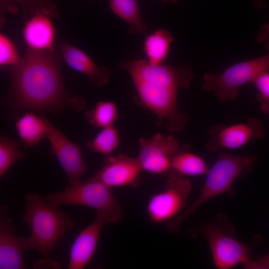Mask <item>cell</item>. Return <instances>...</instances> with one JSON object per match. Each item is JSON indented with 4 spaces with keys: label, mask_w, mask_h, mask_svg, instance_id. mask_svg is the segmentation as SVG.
<instances>
[{
    "label": "cell",
    "mask_w": 269,
    "mask_h": 269,
    "mask_svg": "<svg viewBox=\"0 0 269 269\" xmlns=\"http://www.w3.org/2000/svg\"><path fill=\"white\" fill-rule=\"evenodd\" d=\"M55 50L28 48L19 63L12 68L8 100L12 115L29 110L55 112L67 106L78 111L84 108L82 98H70L67 94Z\"/></svg>",
    "instance_id": "1"
},
{
    "label": "cell",
    "mask_w": 269,
    "mask_h": 269,
    "mask_svg": "<svg viewBox=\"0 0 269 269\" xmlns=\"http://www.w3.org/2000/svg\"><path fill=\"white\" fill-rule=\"evenodd\" d=\"M120 66L130 75L139 100L156 116L157 125L174 132L186 126L189 116L178 111L177 94L193 80L190 66L152 64L146 59L124 60Z\"/></svg>",
    "instance_id": "2"
},
{
    "label": "cell",
    "mask_w": 269,
    "mask_h": 269,
    "mask_svg": "<svg viewBox=\"0 0 269 269\" xmlns=\"http://www.w3.org/2000/svg\"><path fill=\"white\" fill-rule=\"evenodd\" d=\"M257 161L255 155L220 152L206 174V180L197 198L181 213L165 223L168 231L172 234L178 233L184 220L205 203L219 195L233 193L232 185L234 181L246 177L251 172Z\"/></svg>",
    "instance_id": "3"
},
{
    "label": "cell",
    "mask_w": 269,
    "mask_h": 269,
    "mask_svg": "<svg viewBox=\"0 0 269 269\" xmlns=\"http://www.w3.org/2000/svg\"><path fill=\"white\" fill-rule=\"evenodd\" d=\"M23 220L30 232L29 236L34 250L47 257L61 241L74 222L59 207L52 205L36 193L25 195V208Z\"/></svg>",
    "instance_id": "4"
},
{
    "label": "cell",
    "mask_w": 269,
    "mask_h": 269,
    "mask_svg": "<svg viewBox=\"0 0 269 269\" xmlns=\"http://www.w3.org/2000/svg\"><path fill=\"white\" fill-rule=\"evenodd\" d=\"M190 235L193 237L203 235L206 238L217 269H230L239 265L245 267L252 259L253 246L237 239L233 224L223 213L195 228Z\"/></svg>",
    "instance_id": "5"
},
{
    "label": "cell",
    "mask_w": 269,
    "mask_h": 269,
    "mask_svg": "<svg viewBox=\"0 0 269 269\" xmlns=\"http://www.w3.org/2000/svg\"><path fill=\"white\" fill-rule=\"evenodd\" d=\"M269 71V54L234 64L222 73H206L202 88L213 92L218 101L225 103L235 100L241 86L253 83L262 73Z\"/></svg>",
    "instance_id": "6"
},
{
    "label": "cell",
    "mask_w": 269,
    "mask_h": 269,
    "mask_svg": "<svg viewBox=\"0 0 269 269\" xmlns=\"http://www.w3.org/2000/svg\"><path fill=\"white\" fill-rule=\"evenodd\" d=\"M45 197L50 204L58 207L63 205H81L123 216L122 207L112 188L93 175L84 182L81 181L66 187L64 190L49 194Z\"/></svg>",
    "instance_id": "7"
},
{
    "label": "cell",
    "mask_w": 269,
    "mask_h": 269,
    "mask_svg": "<svg viewBox=\"0 0 269 269\" xmlns=\"http://www.w3.org/2000/svg\"><path fill=\"white\" fill-rule=\"evenodd\" d=\"M167 180L162 190L148 200L146 211L154 223H166L181 213L187 207L192 184L184 175L171 170L166 173Z\"/></svg>",
    "instance_id": "8"
},
{
    "label": "cell",
    "mask_w": 269,
    "mask_h": 269,
    "mask_svg": "<svg viewBox=\"0 0 269 269\" xmlns=\"http://www.w3.org/2000/svg\"><path fill=\"white\" fill-rule=\"evenodd\" d=\"M140 150L137 158L142 170L151 173H166L171 170L173 157L190 149L188 144L180 145L172 135L156 133L147 138L139 139Z\"/></svg>",
    "instance_id": "9"
},
{
    "label": "cell",
    "mask_w": 269,
    "mask_h": 269,
    "mask_svg": "<svg viewBox=\"0 0 269 269\" xmlns=\"http://www.w3.org/2000/svg\"><path fill=\"white\" fill-rule=\"evenodd\" d=\"M209 136L206 147L213 152L222 148L235 149L248 143L262 139L265 131L262 122L249 118L246 122L227 126L214 125L207 129Z\"/></svg>",
    "instance_id": "10"
},
{
    "label": "cell",
    "mask_w": 269,
    "mask_h": 269,
    "mask_svg": "<svg viewBox=\"0 0 269 269\" xmlns=\"http://www.w3.org/2000/svg\"><path fill=\"white\" fill-rule=\"evenodd\" d=\"M46 125V137L50 143V151L55 155L68 180L66 187L81 182V177L86 172L80 146L70 140L47 118L43 116Z\"/></svg>",
    "instance_id": "11"
},
{
    "label": "cell",
    "mask_w": 269,
    "mask_h": 269,
    "mask_svg": "<svg viewBox=\"0 0 269 269\" xmlns=\"http://www.w3.org/2000/svg\"><path fill=\"white\" fill-rule=\"evenodd\" d=\"M122 219V216L96 211L93 221L80 231L71 246L68 269L86 267L95 254L103 228L108 224L118 223Z\"/></svg>",
    "instance_id": "12"
},
{
    "label": "cell",
    "mask_w": 269,
    "mask_h": 269,
    "mask_svg": "<svg viewBox=\"0 0 269 269\" xmlns=\"http://www.w3.org/2000/svg\"><path fill=\"white\" fill-rule=\"evenodd\" d=\"M7 209L6 206L0 208V269H24L23 253L34 250V246L29 237L15 234Z\"/></svg>",
    "instance_id": "13"
},
{
    "label": "cell",
    "mask_w": 269,
    "mask_h": 269,
    "mask_svg": "<svg viewBox=\"0 0 269 269\" xmlns=\"http://www.w3.org/2000/svg\"><path fill=\"white\" fill-rule=\"evenodd\" d=\"M104 160L102 167L93 176L105 185L112 188L136 187L139 184L142 170L137 157L110 154L104 156Z\"/></svg>",
    "instance_id": "14"
},
{
    "label": "cell",
    "mask_w": 269,
    "mask_h": 269,
    "mask_svg": "<svg viewBox=\"0 0 269 269\" xmlns=\"http://www.w3.org/2000/svg\"><path fill=\"white\" fill-rule=\"evenodd\" d=\"M59 47L67 64L86 75L91 84L103 87L108 84L110 72L107 66L97 65L86 53L67 42H60Z\"/></svg>",
    "instance_id": "15"
},
{
    "label": "cell",
    "mask_w": 269,
    "mask_h": 269,
    "mask_svg": "<svg viewBox=\"0 0 269 269\" xmlns=\"http://www.w3.org/2000/svg\"><path fill=\"white\" fill-rule=\"evenodd\" d=\"M50 17L42 13L33 15L24 25L22 35L28 48L36 51L55 49V29Z\"/></svg>",
    "instance_id": "16"
},
{
    "label": "cell",
    "mask_w": 269,
    "mask_h": 269,
    "mask_svg": "<svg viewBox=\"0 0 269 269\" xmlns=\"http://www.w3.org/2000/svg\"><path fill=\"white\" fill-rule=\"evenodd\" d=\"M15 128L22 145L32 146L46 137V125L43 116L25 112L15 123Z\"/></svg>",
    "instance_id": "17"
},
{
    "label": "cell",
    "mask_w": 269,
    "mask_h": 269,
    "mask_svg": "<svg viewBox=\"0 0 269 269\" xmlns=\"http://www.w3.org/2000/svg\"><path fill=\"white\" fill-rule=\"evenodd\" d=\"M113 12L128 25V31L133 34L144 33L147 25L142 19L138 0H108Z\"/></svg>",
    "instance_id": "18"
},
{
    "label": "cell",
    "mask_w": 269,
    "mask_h": 269,
    "mask_svg": "<svg viewBox=\"0 0 269 269\" xmlns=\"http://www.w3.org/2000/svg\"><path fill=\"white\" fill-rule=\"evenodd\" d=\"M173 41L169 31L159 29L147 35L144 39L143 49L146 60L152 64H161L166 58Z\"/></svg>",
    "instance_id": "19"
},
{
    "label": "cell",
    "mask_w": 269,
    "mask_h": 269,
    "mask_svg": "<svg viewBox=\"0 0 269 269\" xmlns=\"http://www.w3.org/2000/svg\"><path fill=\"white\" fill-rule=\"evenodd\" d=\"M189 150L182 151L173 157L171 170L184 176L206 174L209 168L204 160L200 156L190 152Z\"/></svg>",
    "instance_id": "20"
},
{
    "label": "cell",
    "mask_w": 269,
    "mask_h": 269,
    "mask_svg": "<svg viewBox=\"0 0 269 269\" xmlns=\"http://www.w3.org/2000/svg\"><path fill=\"white\" fill-rule=\"evenodd\" d=\"M120 141L119 132L112 125L103 128L93 139L85 142V147L90 152L108 155L118 147Z\"/></svg>",
    "instance_id": "21"
},
{
    "label": "cell",
    "mask_w": 269,
    "mask_h": 269,
    "mask_svg": "<svg viewBox=\"0 0 269 269\" xmlns=\"http://www.w3.org/2000/svg\"><path fill=\"white\" fill-rule=\"evenodd\" d=\"M85 116L89 124L102 128L114 125L119 118L117 106L111 101L98 102Z\"/></svg>",
    "instance_id": "22"
},
{
    "label": "cell",
    "mask_w": 269,
    "mask_h": 269,
    "mask_svg": "<svg viewBox=\"0 0 269 269\" xmlns=\"http://www.w3.org/2000/svg\"><path fill=\"white\" fill-rule=\"evenodd\" d=\"M26 154L20 148L13 138L2 136L0 139V178L3 177L17 161L26 157Z\"/></svg>",
    "instance_id": "23"
},
{
    "label": "cell",
    "mask_w": 269,
    "mask_h": 269,
    "mask_svg": "<svg viewBox=\"0 0 269 269\" xmlns=\"http://www.w3.org/2000/svg\"><path fill=\"white\" fill-rule=\"evenodd\" d=\"M17 3L26 12L33 15L42 13L50 17L57 16L59 12L52 0H0L1 6L14 12V3Z\"/></svg>",
    "instance_id": "24"
},
{
    "label": "cell",
    "mask_w": 269,
    "mask_h": 269,
    "mask_svg": "<svg viewBox=\"0 0 269 269\" xmlns=\"http://www.w3.org/2000/svg\"><path fill=\"white\" fill-rule=\"evenodd\" d=\"M17 50L14 43L6 35L0 34V65L2 67L11 66V68L20 61Z\"/></svg>",
    "instance_id": "25"
},
{
    "label": "cell",
    "mask_w": 269,
    "mask_h": 269,
    "mask_svg": "<svg viewBox=\"0 0 269 269\" xmlns=\"http://www.w3.org/2000/svg\"><path fill=\"white\" fill-rule=\"evenodd\" d=\"M253 83L258 91L256 98L261 111L269 115V71L261 74Z\"/></svg>",
    "instance_id": "26"
},
{
    "label": "cell",
    "mask_w": 269,
    "mask_h": 269,
    "mask_svg": "<svg viewBox=\"0 0 269 269\" xmlns=\"http://www.w3.org/2000/svg\"><path fill=\"white\" fill-rule=\"evenodd\" d=\"M256 41L269 50V23H264L259 27L255 36Z\"/></svg>",
    "instance_id": "27"
},
{
    "label": "cell",
    "mask_w": 269,
    "mask_h": 269,
    "mask_svg": "<svg viewBox=\"0 0 269 269\" xmlns=\"http://www.w3.org/2000/svg\"><path fill=\"white\" fill-rule=\"evenodd\" d=\"M244 268L247 269H269V254L259 259H252Z\"/></svg>",
    "instance_id": "28"
},
{
    "label": "cell",
    "mask_w": 269,
    "mask_h": 269,
    "mask_svg": "<svg viewBox=\"0 0 269 269\" xmlns=\"http://www.w3.org/2000/svg\"><path fill=\"white\" fill-rule=\"evenodd\" d=\"M254 5L257 8H266L269 9V4L267 3L265 0H256Z\"/></svg>",
    "instance_id": "29"
},
{
    "label": "cell",
    "mask_w": 269,
    "mask_h": 269,
    "mask_svg": "<svg viewBox=\"0 0 269 269\" xmlns=\"http://www.w3.org/2000/svg\"><path fill=\"white\" fill-rule=\"evenodd\" d=\"M164 2H171L173 3H176L179 0H160Z\"/></svg>",
    "instance_id": "30"
}]
</instances>
